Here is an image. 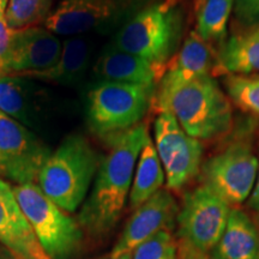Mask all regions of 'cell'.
Segmentation results:
<instances>
[{"instance_id": "obj_1", "label": "cell", "mask_w": 259, "mask_h": 259, "mask_svg": "<svg viewBox=\"0 0 259 259\" xmlns=\"http://www.w3.org/2000/svg\"><path fill=\"white\" fill-rule=\"evenodd\" d=\"M150 137L147 124L109 139V151L100 161L89 197L78 215L82 231L101 238L114 228L131 191L136 164L142 148Z\"/></svg>"}, {"instance_id": "obj_2", "label": "cell", "mask_w": 259, "mask_h": 259, "mask_svg": "<svg viewBox=\"0 0 259 259\" xmlns=\"http://www.w3.org/2000/svg\"><path fill=\"white\" fill-rule=\"evenodd\" d=\"M155 102L158 112L170 113L187 135L199 141L218 138L231 130V101L212 76L156 90Z\"/></svg>"}, {"instance_id": "obj_3", "label": "cell", "mask_w": 259, "mask_h": 259, "mask_svg": "<svg viewBox=\"0 0 259 259\" xmlns=\"http://www.w3.org/2000/svg\"><path fill=\"white\" fill-rule=\"evenodd\" d=\"M99 164V155L88 139L71 135L45 162L38 187L64 211L74 212L84 202Z\"/></svg>"}, {"instance_id": "obj_4", "label": "cell", "mask_w": 259, "mask_h": 259, "mask_svg": "<svg viewBox=\"0 0 259 259\" xmlns=\"http://www.w3.org/2000/svg\"><path fill=\"white\" fill-rule=\"evenodd\" d=\"M184 16L173 3L145 5L119 28L112 47L167 65L183 38Z\"/></svg>"}, {"instance_id": "obj_5", "label": "cell", "mask_w": 259, "mask_h": 259, "mask_svg": "<svg viewBox=\"0 0 259 259\" xmlns=\"http://www.w3.org/2000/svg\"><path fill=\"white\" fill-rule=\"evenodd\" d=\"M156 84L99 82L88 94L87 121L107 141L141 124L155 102Z\"/></svg>"}, {"instance_id": "obj_6", "label": "cell", "mask_w": 259, "mask_h": 259, "mask_svg": "<svg viewBox=\"0 0 259 259\" xmlns=\"http://www.w3.org/2000/svg\"><path fill=\"white\" fill-rule=\"evenodd\" d=\"M14 192L41 247L51 259H70L79 250L83 231L78 221L60 209L37 184L15 185Z\"/></svg>"}, {"instance_id": "obj_7", "label": "cell", "mask_w": 259, "mask_h": 259, "mask_svg": "<svg viewBox=\"0 0 259 259\" xmlns=\"http://www.w3.org/2000/svg\"><path fill=\"white\" fill-rule=\"evenodd\" d=\"M147 0H59L44 21L56 35L83 36L122 25L143 9Z\"/></svg>"}, {"instance_id": "obj_8", "label": "cell", "mask_w": 259, "mask_h": 259, "mask_svg": "<svg viewBox=\"0 0 259 259\" xmlns=\"http://www.w3.org/2000/svg\"><path fill=\"white\" fill-rule=\"evenodd\" d=\"M231 205L208 186L200 185L185 194L177 216L183 246L209 253L225 231Z\"/></svg>"}, {"instance_id": "obj_9", "label": "cell", "mask_w": 259, "mask_h": 259, "mask_svg": "<svg viewBox=\"0 0 259 259\" xmlns=\"http://www.w3.org/2000/svg\"><path fill=\"white\" fill-rule=\"evenodd\" d=\"M154 144L168 190L183 189L199 173L203 145L187 135L170 113L161 112L155 119Z\"/></svg>"}, {"instance_id": "obj_10", "label": "cell", "mask_w": 259, "mask_h": 259, "mask_svg": "<svg viewBox=\"0 0 259 259\" xmlns=\"http://www.w3.org/2000/svg\"><path fill=\"white\" fill-rule=\"evenodd\" d=\"M259 160L250 145L236 142L210 157L202 167L204 185L229 205L248 198L257 178Z\"/></svg>"}, {"instance_id": "obj_11", "label": "cell", "mask_w": 259, "mask_h": 259, "mask_svg": "<svg viewBox=\"0 0 259 259\" xmlns=\"http://www.w3.org/2000/svg\"><path fill=\"white\" fill-rule=\"evenodd\" d=\"M51 154L27 126L0 111V176L17 185L35 183Z\"/></svg>"}, {"instance_id": "obj_12", "label": "cell", "mask_w": 259, "mask_h": 259, "mask_svg": "<svg viewBox=\"0 0 259 259\" xmlns=\"http://www.w3.org/2000/svg\"><path fill=\"white\" fill-rule=\"evenodd\" d=\"M63 42L45 27L12 31L8 52L0 61V73L27 76L50 69L59 59Z\"/></svg>"}, {"instance_id": "obj_13", "label": "cell", "mask_w": 259, "mask_h": 259, "mask_svg": "<svg viewBox=\"0 0 259 259\" xmlns=\"http://www.w3.org/2000/svg\"><path fill=\"white\" fill-rule=\"evenodd\" d=\"M178 212V204L169 190L161 189L135 210L111 254L119 255L132 252L150 236L164 229H169L176 222Z\"/></svg>"}, {"instance_id": "obj_14", "label": "cell", "mask_w": 259, "mask_h": 259, "mask_svg": "<svg viewBox=\"0 0 259 259\" xmlns=\"http://www.w3.org/2000/svg\"><path fill=\"white\" fill-rule=\"evenodd\" d=\"M0 245L14 259H51L22 211L14 189L0 178Z\"/></svg>"}, {"instance_id": "obj_15", "label": "cell", "mask_w": 259, "mask_h": 259, "mask_svg": "<svg viewBox=\"0 0 259 259\" xmlns=\"http://www.w3.org/2000/svg\"><path fill=\"white\" fill-rule=\"evenodd\" d=\"M166 70L167 65L153 63L109 45L96 60L94 74L100 82L158 85Z\"/></svg>"}, {"instance_id": "obj_16", "label": "cell", "mask_w": 259, "mask_h": 259, "mask_svg": "<svg viewBox=\"0 0 259 259\" xmlns=\"http://www.w3.org/2000/svg\"><path fill=\"white\" fill-rule=\"evenodd\" d=\"M215 65L216 54L211 45L203 41L196 30L190 32L179 53L168 64L157 92H164L199 77L211 76Z\"/></svg>"}, {"instance_id": "obj_17", "label": "cell", "mask_w": 259, "mask_h": 259, "mask_svg": "<svg viewBox=\"0 0 259 259\" xmlns=\"http://www.w3.org/2000/svg\"><path fill=\"white\" fill-rule=\"evenodd\" d=\"M93 47L89 37L71 36L63 42L60 57L53 66L22 77L60 85H76L84 78L89 69Z\"/></svg>"}, {"instance_id": "obj_18", "label": "cell", "mask_w": 259, "mask_h": 259, "mask_svg": "<svg viewBox=\"0 0 259 259\" xmlns=\"http://www.w3.org/2000/svg\"><path fill=\"white\" fill-rule=\"evenodd\" d=\"M215 74H259V27L232 35L216 54Z\"/></svg>"}, {"instance_id": "obj_19", "label": "cell", "mask_w": 259, "mask_h": 259, "mask_svg": "<svg viewBox=\"0 0 259 259\" xmlns=\"http://www.w3.org/2000/svg\"><path fill=\"white\" fill-rule=\"evenodd\" d=\"M213 259H259V232L248 215L231 209L223 234L212 248Z\"/></svg>"}, {"instance_id": "obj_20", "label": "cell", "mask_w": 259, "mask_h": 259, "mask_svg": "<svg viewBox=\"0 0 259 259\" xmlns=\"http://www.w3.org/2000/svg\"><path fill=\"white\" fill-rule=\"evenodd\" d=\"M37 88L30 78L0 73V111L24 126L36 114Z\"/></svg>"}, {"instance_id": "obj_21", "label": "cell", "mask_w": 259, "mask_h": 259, "mask_svg": "<svg viewBox=\"0 0 259 259\" xmlns=\"http://www.w3.org/2000/svg\"><path fill=\"white\" fill-rule=\"evenodd\" d=\"M166 183L164 170L155 148L154 142L149 137L139 153L137 164L130 191V208L136 210L155 193H157Z\"/></svg>"}, {"instance_id": "obj_22", "label": "cell", "mask_w": 259, "mask_h": 259, "mask_svg": "<svg viewBox=\"0 0 259 259\" xmlns=\"http://www.w3.org/2000/svg\"><path fill=\"white\" fill-rule=\"evenodd\" d=\"M234 0H205L197 18L196 32L206 44H223Z\"/></svg>"}, {"instance_id": "obj_23", "label": "cell", "mask_w": 259, "mask_h": 259, "mask_svg": "<svg viewBox=\"0 0 259 259\" xmlns=\"http://www.w3.org/2000/svg\"><path fill=\"white\" fill-rule=\"evenodd\" d=\"M54 0H9L6 19L12 30L36 25L52 11Z\"/></svg>"}, {"instance_id": "obj_24", "label": "cell", "mask_w": 259, "mask_h": 259, "mask_svg": "<svg viewBox=\"0 0 259 259\" xmlns=\"http://www.w3.org/2000/svg\"><path fill=\"white\" fill-rule=\"evenodd\" d=\"M225 88L228 99L238 108L259 116V74H229Z\"/></svg>"}, {"instance_id": "obj_25", "label": "cell", "mask_w": 259, "mask_h": 259, "mask_svg": "<svg viewBox=\"0 0 259 259\" xmlns=\"http://www.w3.org/2000/svg\"><path fill=\"white\" fill-rule=\"evenodd\" d=\"M177 240L168 229L150 236L132 251V259H178Z\"/></svg>"}, {"instance_id": "obj_26", "label": "cell", "mask_w": 259, "mask_h": 259, "mask_svg": "<svg viewBox=\"0 0 259 259\" xmlns=\"http://www.w3.org/2000/svg\"><path fill=\"white\" fill-rule=\"evenodd\" d=\"M234 17L242 28L251 29L259 25V0H234Z\"/></svg>"}, {"instance_id": "obj_27", "label": "cell", "mask_w": 259, "mask_h": 259, "mask_svg": "<svg viewBox=\"0 0 259 259\" xmlns=\"http://www.w3.org/2000/svg\"><path fill=\"white\" fill-rule=\"evenodd\" d=\"M12 31L14 30L9 27L8 19H6V6L0 5V61L8 52Z\"/></svg>"}, {"instance_id": "obj_28", "label": "cell", "mask_w": 259, "mask_h": 259, "mask_svg": "<svg viewBox=\"0 0 259 259\" xmlns=\"http://www.w3.org/2000/svg\"><path fill=\"white\" fill-rule=\"evenodd\" d=\"M178 259H213L209 257L208 253H200V252L193 251L189 247H183L180 248V251L178 252Z\"/></svg>"}, {"instance_id": "obj_29", "label": "cell", "mask_w": 259, "mask_h": 259, "mask_svg": "<svg viewBox=\"0 0 259 259\" xmlns=\"http://www.w3.org/2000/svg\"><path fill=\"white\" fill-rule=\"evenodd\" d=\"M248 206L251 209L255 210L259 212V163H258V171H257V178H255V183L253 189H252L250 200H248Z\"/></svg>"}, {"instance_id": "obj_30", "label": "cell", "mask_w": 259, "mask_h": 259, "mask_svg": "<svg viewBox=\"0 0 259 259\" xmlns=\"http://www.w3.org/2000/svg\"><path fill=\"white\" fill-rule=\"evenodd\" d=\"M101 259H132V252H126V253H122V254H119V255L109 254L108 257L101 258Z\"/></svg>"}, {"instance_id": "obj_31", "label": "cell", "mask_w": 259, "mask_h": 259, "mask_svg": "<svg viewBox=\"0 0 259 259\" xmlns=\"http://www.w3.org/2000/svg\"><path fill=\"white\" fill-rule=\"evenodd\" d=\"M0 259H14L12 254L3 245H0Z\"/></svg>"}, {"instance_id": "obj_32", "label": "cell", "mask_w": 259, "mask_h": 259, "mask_svg": "<svg viewBox=\"0 0 259 259\" xmlns=\"http://www.w3.org/2000/svg\"><path fill=\"white\" fill-rule=\"evenodd\" d=\"M8 4H9V0H0V5H4L8 8Z\"/></svg>"}, {"instance_id": "obj_33", "label": "cell", "mask_w": 259, "mask_h": 259, "mask_svg": "<svg viewBox=\"0 0 259 259\" xmlns=\"http://www.w3.org/2000/svg\"><path fill=\"white\" fill-rule=\"evenodd\" d=\"M204 2H205V0H197V3H198V4H203Z\"/></svg>"}]
</instances>
